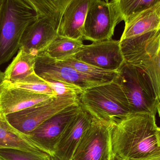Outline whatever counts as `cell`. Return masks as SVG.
<instances>
[{
  "label": "cell",
  "instance_id": "19",
  "mask_svg": "<svg viewBox=\"0 0 160 160\" xmlns=\"http://www.w3.org/2000/svg\"><path fill=\"white\" fill-rule=\"evenodd\" d=\"M38 18L58 32L63 15L71 0H29Z\"/></svg>",
  "mask_w": 160,
  "mask_h": 160
},
{
  "label": "cell",
  "instance_id": "24",
  "mask_svg": "<svg viewBox=\"0 0 160 160\" xmlns=\"http://www.w3.org/2000/svg\"><path fill=\"white\" fill-rule=\"evenodd\" d=\"M6 82L11 86L16 88L24 89L42 95H48L52 96H57L54 91L47 83L46 81L41 79L37 74L32 77L29 80L24 82L10 83L8 82Z\"/></svg>",
  "mask_w": 160,
  "mask_h": 160
},
{
  "label": "cell",
  "instance_id": "25",
  "mask_svg": "<svg viewBox=\"0 0 160 160\" xmlns=\"http://www.w3.org/2000/svg\"><path fill=\"white\" fill-rule=\"evenodd\" d=\"M52 157L45 153H32L12 149L0 150V160H52Z\"/></svg>",
  "mask_w": 160,
  "mask_h": 160
},
{
  "label": "cell",
  "instance_id": "15",
  "mask_svg": "<svg viewBox=\"0 0 160 160\" xmlns=\"http://www.w3.org/2000/svg\"><path fill=\"white\" fill-rule=\"evenodd\" d=\"M88 1L71 0L63 15L58 35L72 39L82 40Z\"/></svg>",
  "mask_w": 160,
  "mask_h": 160
},
{
  "label": "cell",
  "instance_id": "2",
  "mask_svg": "<svg viewBox=\"0 0 160 160\" xmlns=\"http://www.w3.org/2000/svg\"><path fill=\"white\" fill-rule=\"evenodd\" d=\"M79 100L83 109L92 118L111 125H116L130 113L127 98L116 79L85 90Z\"/></svg>",
  "mask_w": 160,
  "mask_h": 160
},
{
  "label": "cell",
  "instance_id": "23",
  "mask_svg": "<svg viewBox=\"0 0 160 160\" xmlns=\"http://www.w3.org/2000/svg\"><path fill=\"white\" fill-rule=\"evenodd\" d=\"M159 0H118L121 14L126 21L130 17L152 6Z\"/></svg>",
  "mask_w": 160,
  "mask_h": 160
},
{
  "label": "cell",
  "instance_id": "34",
  "mask_svg": "<svg viewBox=\"0 0 160 160\" xmlns=\"http://www.w3.org/2000/svg\"><path fill=\"white\" fill-rule=\"evenodd\" d=\"M112 160H118L115 157H114L112 155Z\"/></svg>",
  "mask_w": 160,
  "mask_h": 160
},
{
  "label": "cell",
  "instance_id": "16",
  "mask_svg": "<svg viewBox=\"0 0 160 160\" xmlns=\"http://www.w3.org/2000/svg\"><path fill=\"white\" fill-rule=\"evenodd\" d=\"M125 23L120 40L160 29V0L152 6L132 15Z\"/></svg>",
  "mask_w": 160,
  "mask_h": 160
},
{
  "label": "cell",
  "instance_id": "28",
  "mask_svg": "<svg viewBox=\"0 0 160 160\" xmlns=\"http://www.w3.org/2000/svg\"><path fill=\"white\" fill-rule=\"evenodd\" d=\"M6 2V0H0V31H1V25H2L4 14Z\"/></svg>",
  "mask_w": 160,
  "mask_h": 160
},
{
  "label": "cell",
  "instance_id": "26",
  "mask_svg": "<svg viewBox=\"0 0 160 160\" xmlns=\"http://www.w3.org/2000/svg\"><path fill=\"white\" fill-rule=\"evenodd\" d=\"M57 96H80L84 92L81 87L63 82L45 80Z\"/></svg>",
  "mask_w": 160,
  "mask_h": 160
},
{
  "label": "cell",
  "instance_id": "33",
  "mask_svg": "<svg viewBox=\"0 0 160 160\" xmlns=\"http://www.w3.org/2000/svg\"><path fill=\"white\" fill-rule=\"evenodd\" d=\"M52 160H59L56 157H55V156H52ZM73 160H74L73 159Z\"/></svg>",
  "mask_w": 160,
  "mask_h": 160
},
{
  "label": "cell",
  "instance_id": "27",
  "mask_svg": "<svg viewBox=\"0 0 160 160\" xmlns=\"http://www.w3.org/2000/svg\"><path fill=\"white\" fill-rule=\"evenodd\" d=\"M134 160H160V148L143 157Z\"/></svg>",
  "mask_w": 160,
  "mask_h": 160
},
{
  "label": "cell",
  "instance_id": "5",
  "mask_svg": "<svg viewBox=\"0 0 160 160\" xmlns=\"http://www.w3.org/2000/svg\"><path fill=\"white\" fill-rule=\"evenodd\" d=\"M80 104L79 96H56L36 106L2 117L12 129L28 135L48 119Z\"/></svg>",
  "mask_w": 160,
  "mask_h": 160
},
{
  "label": "cell",
  "instance_id": "8",
  "mask_svg": "<svg viewBox=\"0 0 160 160\" xmlns=\"http://www.w3.org/2000/svg\"><path fill=\"white\" fill-rule=\"evenodd\" d=\"M72 57L99 68L112 71H118L125 63L120 40L112 39L84 45Z\"/></svg>",
  "mask_w": 160,
  "mask_h": 160
},
{
  "label": "cell",
  "instance_id": "12",
  "mask_svg": "<svg viewBox=\"0 0 160 160\" xmlns=\"http://www.w3.org/2000/svg\"><path fill=\"white\" fill-rule=\"evenodd\" d=\"M81 109L80 104L66 109L45 121L27 136L54 156L53 149L56 142L68 122Z\"/></svg>",
  "mask_w": 160,
  "mask_h": 160
},
{
  "label": "cell",
  "instance_id": "30",
  "mask_svg": "<svg viewBox=\"0 0 160 160\" xmlns=\"http://www.w3.org/2000/svg\"><path fill=\"white\" fill-rule=\"evenodd\" d=\"M157 140H158V145L160 148V127L158 128L157 132Z\"/></svg>",
  "mask_w": 160,
  "mask_h": 160
},
{
  "label": "cell",
  "instance_id": "1",
  "mask_svg": "<svg viewBox=\"0 0 160 160\" xmlns=\"http://www.w3.org/2000/svg\"><path fill=\"white\" fill-rule=\"evenodd\" d=\"M156 115L130 113L111 127L113 156L120 160L143 157L159 149L157 140Z\"/></svg>",
  "mask_w": 160,
  "mask_h": 160
},
{
  "label": "cell",
  "instance_id": "10",
  "mask_svg": "<svg viewBox=\"0 0 160 160\" xmlns=\"http://www.w3.org/2000/svg\"><path fill=\"white\" fill-rule=\"evenodd\" d=\"M120 42L125 63L140 69L159 51L160 29Z\"/></svg>",
  "mask_w": 160,
  "mask_h": 160
},
{
  "label": "cell",
  "instance_id": "6",
  "mask_svg": "<svg viewBox=\"0 0 160 160\" xmlns=\"http://www.w3.org/2000/svg\"><path fill=\"white\" fill-rule=\"evenodd\" d=\"M122 21L118 0H89L82 40L95 42L111 39L116 26Z\"/></svg>",
  "mask_w": 160,
  "mask_h": 160
},
{
  "label": "cell",
  "instance_id": "14",
  "mask_svg": "<svg viewBox=\"0 0 160 160\" xmlns=\"http://www.w3.org/2000/svg\"><path fill=\"white\" fill-rule=\"evenodd\" d=\"M57 35V31L46 22L37 18L24 32L20 48L36 56L44 52Z\"/></svg>",
  "mask_w": 160,
  "mask_h": 160
},
{
  "label": "cell",
  "instance_id": "7",
  "mask_svg": "<svg viewBox=\"0 0 160 160\" xmlns=\"http://www.w3.org/2000/svg\"><path fill=\"white\" fill-rule=\"evenodd\" d=\"M112 125L92 118L80 141L74 160H105L112 152Z\"/></svg>",
  "mask_w": 160,
  "mask_h": 160
},
{
  "label": "cell",
  "instance_id": "11",
  "mask_svg": "<svg viewBox=\"0 0 160 160\" xmlns=\"http://www.w3.org/2000/svg\"><path fill=\"white\" fill-rule=\"evenodd\" d=\"M91 119V116L82 106L79 111L68 122L54 145V156L58 160H73L80 141Z\"/></svg>",
  "mask_w": 160,
  "mask_h": 160
},
{
  "label": "cell",
  "instance_id": "21",
  "mask_svg": "<svg viewBox=\"0 0 160 160\" xmlns=\"http://www.w3.org/2000/svg\"><path fill=\"white\" fill-rule=\"evenodd\" d=\"M100 85L109 83L114 80L118 75V71H109L99 68L81 62L73 57L62 61Z\"/></svg>",
  "mask_w": 160,
  "mask_h": 160
},
{
  "label": "cell",
  "instance_id": "9",
  "mask_svg": "<svg viewBox=\"0 0 160 160\" xmlns=\"http://www.w3.org/2000/svg\"><path fill=\"white\" fill-rule=\"evenodd\" d=\"M34 70L37 75L45 80L68 83L81 87L84 91L101 85L72 67L43 53L36 56Z\"/></svg>",
  "mask_w": 160,
  "mask_h": 160
},
{
  "label": "cell",
  "instance_id": "18",
  "mask_svg": "<svg viewBox=\"0 0 160 160\" xmlns=\"http://www.w3.org/2000/svg\"><path fill=\"white\" fill-rule=\"evenodd\" d=\"M35 55L20 48L5 70V80L10 83L24 82L35 75Z\"/></svg>",
  "mask_w": 160,
  "mask_h": 160
},
{
  "label": "cell",
  "instance_id": "20",
  "mask_svg": "<svg viewBox=\"0 0 160 160\" xmlns=\"http://www.w3.org/2000/svg\"><path fill=\"white\" fill-rule=\"evenodd\" d=\"M84 44L82 39H74L58 35L41 53L59 61L73 57L81 50Z\"/></svg>",
  "mask_w": 160,
  "mask_h": 160
},
{
  "label": "cell",
  "instance_id": "32",
  "mask_svg": "<svg viewBox=\"0 0 160 160\" xmlns=\"http://www.w3.org/2000/svg\"><path fill=\"white\" fill-rule=\"evenodd\" d=\"M112 153L109 155V157H108L105 160H112Z\"/></svg>",
  "mask_w": 160,
  "mask_h": 160
},
{
  "label": "cell",
  "instance_id": "17",
  "mask_svg": "<svg viewBox=\"0 0 160 160\" xmlns=\"http://www.w3.org/2000/svg\"><path fill=\"white\" fill-rule=\"evenodd\" d=\"M4 149H17L32 153H45L51 156L48 151L29 139L28 136L12 129L3 117L0 116V150Z\"/></svg>",
  "mask_w": 160,
  "mask_h": 160
},
{
  "label": "cell",
  "instance_id": "29",
  "mask_svg": "<svg viewBox=\"0 0 160 160\" xmlns=\"http://www.w3.org/2000/svg\"><path fill=\"white\" fill-rule=\"evenodd\" d=\"M5 81L4 72L0 70V88L3 85Z\"/></svg>",
  "mask_w": 160,
  "mask_h": 160
},
{
  "label": "cell",
  "instance_id": "31",
  "mask_svg": "<svg viewBox=\"0 0 160 160\" xmlns=\"http://www.w3.org/2000/svg\"><path fill=\"white\" fill-rule=\"evenodd\" d=\"M157 112H158L160 118V101L158 105V108H157Z\"/></svg>",
  "mask_w": 160,
  "mask_h": 160
},
{
  "label": "cell",
  "instance_id": "4",
  "mask_svg": "<svg viewBox=\"0 0 160 160\" xmlns=\"http://www.w3.org/2000/svg\"><path fill=\"white\" fill-rule=\"evenodd\" d=\"M118 72L116 80L126 95L130 113L156 115L159 102L145 73L125 63Z\"/></svg>",
  "mask_w": 160,
  "mask_h": 160
},
{
  "label": "cell",
  "instance_id": "13",
  "mask_svg": "<svg viewBox=\"0 0 160 160\" xmlns=\"http://www.w3.org/2000/svg\"><path fill=\"white\" fill-rule=\"evenodd\" d=\"M53 97L16 88L5 81L0 88V116L36 106Z\"/></svg>",
  "mask_w": 160,
  "mask_h": 160
},
{
  "label": "cell",
  "instance_id": "22",
  "mask_svg": "<svg viewBox=\"0 0 160 160\" xmlns=\"http://www.w3.org/2000/svg\"><path fill=\"white\" fill-rule=\"evenodd\" d=\"M147 76L159 103L160 101V49L157 55L143 65L141 69Z\"/></svg>",
  "mask_w": 160,
  "mask_h": 160
},
{
  "label": "cell",
  "instance_id": "3",
  "mask_svg": "<svg viewBox=\"0 0 160 160\" xmlns=\"http://www.w3.org/2000/svg\"><path fill=\"white\" fill-rule=\"evenodd\" d=\"M36 19L29 0H6L0 31V66L18 53L24 32Z\"/></svg>",
  "mask_w": 160,
  "mask_h": 160
}]
</instances>
